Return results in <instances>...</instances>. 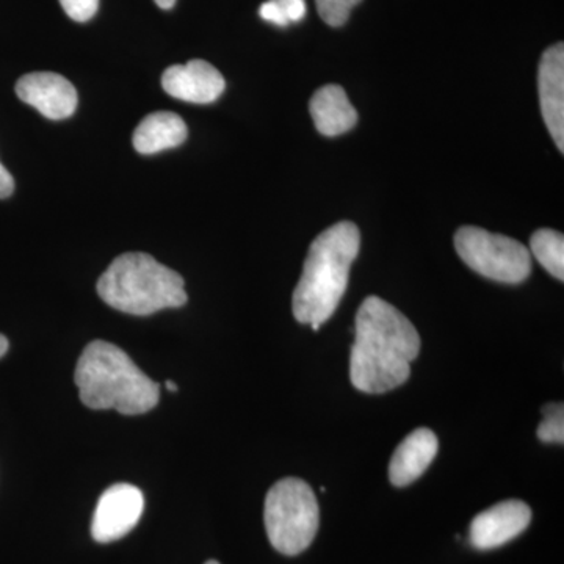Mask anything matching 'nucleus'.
Returning a JSON list of instances; mask_svg holds the SVG:
<instances>
[{"label":"nucleus","instance_id":"6","mask_svg":"<svg viewBox=\"0 0 564 564\" xmlns=\"http://www.w3.org/2000/svg\"><path fill=\"white\" fill-rule=\"evenodd\" d=\"M459 258L488 280L519 284L532 273V252L511 237L463 226L455 234Z\"/></svg>","mask_w":564,"mask_h":564},{"label":"nucleus","instance_id":"1","mask_svg":"<svg viewBox=\"0 0 564 564\" xmlns=\"http://www.w3.org/2000/svg\"><path fill=\"white\" fill-rule=\"evenodd\" d=\"M421 352L413 323L391 303L367 296L355 321L350 380L358 391L384 393L410 380L411 362Z\"/></svg>","mask_w":564,"mask_h":564},{"label":"nucleus","instance_id":"5","mask_svg":"<svg viewBox=\"0 0 564 564\" xmlns=\"http://www.w3.org/2000/svg\"><path fill=\"white\" fill-rule=\"evenodd\" d=\"M263 521L267 536L280 554H302L313 544L321 524L313 488L295 477L278 481L267 494Z\"/></svg>","mask_w":564,"mask_h":564},{"label":"nucleus","instance_id":"9","mask_svg":"<svg viewBox=\"0 0 564 564\" xmlns=\"http://www.w3.org/2000/svg\"><path fill=\"white\" fill-rule=\"evenodd\" d=\"M17 95L50 120H66L77 109V91L57 73H31L17 84Z\"/></svg>","mask_w":564,"mask_h":564},{"label":"nucleus","instance_id":"17","mask_svg":"<svg viewBox=\"0 0 564 564\" xmlns=\"http://www.w3.org/2000/svg\"><path fill=\"white\" fill-rule=\"evenodd\" d=\"M536 434L544 444L564 443L563 403H549L543 406V421L538 426Z\"/></svg>","mask_w":564,"mask_h":564},{"label":"nucleus","instance_id":"24","mask_svg":"<svg viewBox=\"0 0 564 564\" xmlns=\"http://www.w3.org/2000/svg\"><path fill=\"white\" fill-rule=\"evenodd\" d=\"M206 564H220V563L215 562V560H210V562H207Z\"/></svg>","mask_w":564,"mask_h":564},{"label":"nucleus","instance_id":"7","mask_svg":"<svg viewBox=\"0 0 564 564\" xmlns=\"http://www.w3.org/2000/svg\"><path fill=\"white\" fill-rule=\"evenodd\" d=\"M143 510V492L137 486L129 484L110 486L96 505L91 522L93 538L102 544L121 540L139 524Z\"/></svg>","mask_w":564,"mask_h":564},{"label":"nucleus","instance_id":"22","mask_svg":"<svg viewBox=\"0 0 564 564\" xmlns=\"http://www.w3.org/2000/svg\"><path fill=\"white\" fill-rule=\"evenodd\" d=\"M155 3H158L159 7H161L162 10H170L173 9L174 3H176V0H154Z\"/></svg>","mask_w":564,"mask_h":564},{"label":"nucleus","instance_id":"20","mask_svg":"<svg viewBox=\"0 0 564 564\" xmlns=\"http://www.w3.org/2000/svg\"><path fill=\"white\" fill-rule=\"evenodd\" d=\"M14 192V181L9 170L0 163V199L9 198Z\"/></svg>","mask_w":564,"mask_h":564},{"label":"nucleus","instance_id":"19","mask_svg":"<svg viewBox=\"0 0 564 564\" xmlns=\"http://www.w3.org/2000/svg\"><path fill=\"white\" fill-rule=\"evenodd\" d=\"M61 3L65 13L76 22L90 21L99 9V0H61Z\"/></svg>","mask_w":564,"mask_h":564},{"label":"nucleus","instance_id":"16","mask_svg":"<svg viewBox=\"0 0 564 564\" xmlns=\"http://www.w3.org/2000/svg\"><path fill=\"white\" fill-rule=\"evenodd\" d=\"M306 0H267L259 9L263 21L285 28L306 17Z\"/></svg>","mask_w":564,"mask_h":564},{"label":"nucleus","instance_id":"12","mask_svg":"<svg viewBox=\"0 0 564 564\" xmlns=\"http://www.w3.org/2000/svg\"><path fill=\"white\" fill-rule=\"evenodd\" d=\"M440 441L429 429L414 430L393 452L389 480L397 488L414 484L436 458Z\"/></svg>","mask_w":564,"mask_h":564},{"label":"nucleus","instance_id":"14","mask_svg":"<svg viewBox=\"0 0 564 564\" xmlns=\"http://www.w3.org/2000/svg\"><path fill=\"white\" fill-rule=\"evenodd\" d=\"M187 126L173 111H154L137 126L133 132V148L140 154H158L180 147L187 139Z\"/></svg>","mask_w":564,"mask_h":564},{"label":"nucleus","instance_id":"21","mask_svg":"<svg viewBox=\"0 0 564 564\" xmlns=\"http://www.w3.org/2000/svg\"><path fill=\"white\" fill-rule=\"evenodd\" d=\"M9 351V339L3 334H0V358Z\"/></svg>","mask_w":564,"mask_h":564},{"label":"nucleus","instance_id":"4","mask_svg":"<svg viewBox=\"0 0 564 564\" xmlns=\"http://www.w3.org/2000/svg\"><path fill=\"white\" fill-rule=\"evenodd\" d=\"M98 293L113 310L141 317L187 303L181 274L147 252H126L115 259L99 278Z\"/></svg>","mask_w":564,"mask_h":564},{"label":"nucleus","instance_id":"11","mask_svg":"<svg viewBox=\"0 0 564 564\" xmlns=\"http://www.w3.org/2000/svg\"><path fill=\"white\" fill-rule=\"evenodd\" d=\"M163 90L180 101L210 104L225 91L226 82L220 70L204 61L170 66L162 76Z\"/></svg>","mask_w":564,"mask_h":564},{"label":"nucleus","instance_id":"13","mask_svg":"<svg viewBox=\"0 0 564 564\" xmlns=\"http://www.w3.org/2000/svg\"><path fill=\"white\" fill-rule=\"evenodd\" d=\"M310 111L315 128L325 137L343 135L358 122V111L340 85H325L315 91Z\"/></svg>","mask_w":564,"mask_h":564},{"label":"nucleus","instance_id":"23","mask_svg":"<svg viewBox=\"0 0 564 564\" xmlns=\"http://www.w3.org/2000/svg\"><path fill=\"white\" fill-rule=\"evenodd\" d=\"M166 389H169L170 392H177V384L173 383V381H166Z\"/></svg>","mask_w":564,"mask_h":564},{"label":"nucleus","instance_id":"8","mask_svg":"<svg viewBox=\"0 0 564 564\" xmlns=\"http://www.w3.org/2000/svg\"><path fill=\"white\" fill-rule=\"evenodd\" d=\"M532 522V510L522 500H505L481 511L470 522L469 541L478 551H491L524 533Z\"/></svg>","mask_w":564,"mask_h":564},{"label":"nucleus","instance_id":"15","mask_svg":"<svg viewBox=\"0 0 564 564\" xmlns=\"http://www.w3.org/2000/svg\"><path fill=\"white\" fill-rule=\"evenodd\" d=\"M534 259L558 281H564V237L554 229H540L530 239Z\"/></svg>","mask_w":564,"mask_h":564},{"label":"nucleus","instance_id":"3","mask_svg":"<svg viewBox=\"0 0 564 564\" xmlns=\"http://www.w3.org/2000/svg\"><path fill=\"white\" fill-rule=\"evenodd\" d=\"M82 403L90 410H117L124 415L158 406L161 386L154 383L117 345L95 340L82 351L74 373Z\"/></svg>","mask_w":564,"mask_h":564},{"label":"nucleus","instance_id":"2","mask_svg":"<svg viewBox=\"0 0 564 564\" xmlns=\"http://www.w3.org/2000/svg\"><path fill=\"white\" fill-rule=\"evenodd\" d=\"M361 247V232L351 221H340L315 237L293 292V317L318 332L336 313L347 292L352 262Z\"/></svg>","mask_w":564,"mask_h":564},{"label":"nucleus","instance_id":"10","mask_svg":"<svg viewBox=\"0 0 564 564\" xmlns=\"http://www.w3.org/2000/svg\"><path fill=\"white\" fill-rule=\"evenodd\" d=\"M541 113L560 152L564 151V46L544 52L538 69Z\"/></svg>","mask_w":564,"mask_h":564},{"label":"nucleus","instance_id":"18","mask_svg":"<svg viewBox=\"0 0 564 564\" xmlns=\"http://www.w3.org/2000/svg\"><path fill=\"white\" fill-rule=\"evenodd\" d=\"M359 2L361 0H315L322 20L332 28L344 25Z\"/></svg>","mask_w":564,"mask_h":564}]
</instances>
